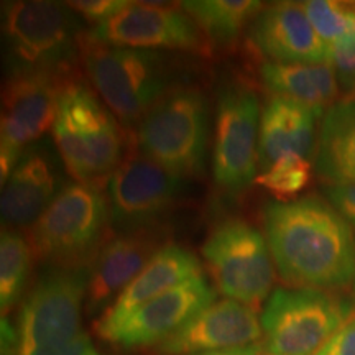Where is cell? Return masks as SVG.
<instances>
[{"label": "cell", "instance_id": "obj_31", "mask_svg": "<svg viewBox=\"0 0 355 355\" xmlns=\"http://www.w3.org/2000/svg\"><path fill=\"white\" fill-rule=\"evenodd\" d=\"M24 355H105V354H102L101 350L96 347L91 337H89L86 331H84L81 336L76 337L74 340H71L69 344L60 345V347L35 350V352L24 354Z\"/></svg>", "mask_w": 355, "mask_h": 355}, {"label": "cell", "instance_id": "obj_16", "mask_svg": "<svg viewBox=\"0 0 355 355\" xmlns=\"http://www.w3.org/2000/svg\"><path fill=\"white\" fill-rule=\"evenodd\" d=\"M214 301L216 290L201 275L148 301L104 340L125 350L158 347Z\"/></svg>", "mask_w": 355, "mask_h": 355}, {"label": "cell", "instance_id": "obj_29", "mask_svg": "<svg viewBox=\"0 0 355 355\" xmlns=\"http://www.w3.org/2000/svg\"><path fill=\"white\" fill-rule=\"evenodd\" d=\"M326 196L336 211L355 229V184H327Z\"/></svg>", "mask_w": 355, "mask_h": 355}, {"label": "cell", "instance_id": "obj_10", "mask_svg": "<svg viewBox=\"0 0 355 355\" xmlns=\"http://www.w3.org/2000/svg\"><path fill=\"white\" fill-rule=\"evenodd\" d=\"M183 180L132 146L105 183L110 225L117 232L162 227Z\"/></svg>", "mask_w": 355, "mask_h": 355}, {"label": "cell", "instance_id": "obj_5", "mask_svg": "<svg viewBox=\"0 0 355 355\" xmlns=\"http://www.w3.org/2000/svg\"><path fill=\"white\" fill-rule=\"evenodd\" d=\"M104 188L68 181L26 232L33 257L48 266H91L107 241Z\"/></svg>", "mask_w": 355, "mask_h": 355}, {"label": "cell", "instance_id": "obj_30", "mask_svg": "<svg viewBox=\"0 0 355 355\" xmlns=\"http://www.w3.org/2000/svg\"><path fill=\"white\" fill-rule=\"evenodd\" d=\"M318 355H355V313L339 327Z\"/></svg>", "mask_w": 355, "mask_h": 355}, {"label": "cell", "instance_id": "obj_18", "mask_svg": "<svg viewBox=\"0 0 355 355\" xmlns=\"http://www.w3.org/2000/svg\"><path fill=\"white\" fill-rule=\"evenodd\" d=\"M248 40L272 63H327L329 50L318 37L303 3L277 2L265 7L248 28Z\"/></svg>", "mask_w": 355, "mask_h": 355}, {"label": "cell", "instance_id": "obj_20", "mask_svg": "<svg viewBox=\"0 0 355 355\" xmlns=\"http://www.w3.org/2000/svg\"><path fill=\"white\" fill-rule=\"evenodd\" d=\"M316 110L300 102L273 96L260 117L259 170L263 171L285 155L311 158L316 145Z\"/></svg>", "mask_w": 355, "mask_h": 355}, {"label": "cell", "instance_id": "obj_25", "mask_svg": "<svg viewBox=\"0 0 355 355\" xmlns=\"http://www.w3.org/2000/svg\"><path fill=\"white\" fill-rule=\"evenodd\" d=\"M303 7L327 50L355 42V3L309 0Z\"/></svg>", "mask_w": 355, "mask_h": 355}, {"label": "cell", "instance_id": "obj_26", "mask_svg": "<svg viewBox=\"0 0 355 355\" xmlns=\"http://www.w3.org/2000/svg\"><path fill=\"white\" fill-rule=\"evenodd\" d=\"M311 180L309 159L300 155H285L266 170L260 171L255 183L278 198V201H291L301 193Z\"/></svg>", "mask_w": 355, "mask_h": 355}, {"label": "cell", "instance_id": "obj_24", "mask_svg": "<svg viewBox=\"0 0 355 355\" xmlns=\"http://www.w3.org/2000/svg\"><path fill=\"white\" fill-rule=\"evenodd\" d=\"M33 252L26 235L19 230L3 229L0 235V308L10 311L21 298L32 272Z\"/></svg>", "mask_w": 355, "mask_h": 355}, {"label": "cell", "instance_id": "obj_15", "mask_svg": "<svg viewBox=\"0 0 355 355\" xmlns=\"http://www.w3.org/2000/svg\"><path fill=\"white\" fill-rule=\"evenodd\" d=\"M165 239L162 225L117 232L104 242L89 268L84 306L89 318H101L110 308L146 263L166 245Z\"/></svg>", "mask_w": 355, "mask_h": 355}, {"label": "cell", "instance_id": "obj_32", "mask_svg": "<svg viewBox=\"0 0 355 355\" xmlns=\"http://www.w3.org/2000/svg\"><path fill=\"white\" fill-rule=\"evenodd\" d=\"M263 352V345L261 343L245 345V347H235V349H224V350H209V352H199L191 355H260Z\"/></svg>", "mask_w": 355, "mask_h": 355}, {"label": "cell", "instance_id": "obj_22", "mask_svg": "<svg viewBox=\"0 0 355 355\" xmlns=\"http://www.w3.org/2000/svg\"><path fill=\"white\" fill-rule=\"evenodd\" d=\"M316 173L326 184H355V99L336 102L324 114Z\"/></svg>", "mask_w": 355, "mask_h": 355}, {"label": "cell", "instance_id": "obj_9", "mask_svg": "<svg viewBox=\"0 0 355 355\" xmlns=\"http://www.w3.org/2000/svg\"><path fill=\"white\" fill-rule=\"evenodd\" d=\"M217 290L227 300L259 308L272 296L275 263L266 237L239 219L217 224L202 245Z\"/></svg>", "mask_w": 355, "mask_h": 355}, {"label": "cell", "instance_id": "obj_27", "mask_svg": "<svg viewBox=\"0 0 355 355\" xmlns=\"http://www.w3.org/2000/svg\"><path fill=\"white\" fill-rule=\"evenodd\" d=\"M329 63L336 71L339 86L347 94L355 92V42L329 50Z\"/></svg>", "mask_w": 355, "mask_h": 355}, {"label": "cell", "instance_id": "obj_2", "mask_svg": "<svg viewBox=\"0 0 355 355\" xmlns=\"http://www.w3.org/2000/svg\"><path fill=\"white\" fill-rule=\"evenodd\" d=\"M53 141L78 183L105 188L125 157V130L89 84L68 78L58 99Z\"/></svg>", "mask_w": 355, "mask_h": 355}, {"label": "cell", "instance_id": "obj_6", "mask_svg": "<svg viewBox=\"0 0 355 355\" xmlns=\"http://www.w3.org/2000/svg\"><path fill=\"white\" fill-rule=\"evenodd\" d=\"M81 61L91 87L128 130L171 89L166 55L159 51L110 46L84 37Z\"/></svg>", "mask_w": 355, "mask_h": 355}, {"label": "cell", "instance_id": "obj_17", "mask_svg": "<svg viewBox=\"0 0 355 355\" xmlns=\"http://www.w3.org/2000/svg\"><path fill=\"white\" fill-rule=\"evenodd\" d=\"M263 340L261 321L254 308L234 300H220L198 313L170 339L159 344L157 355H191L209 350L245 347Z\"/></svg>", "mask_w": 355, "mask_h": 355}, {"label": "cell", "instance_id": "obj_33", "mask_svg": "<svg viewBox=\"0 0 355 355\" xmlns=\"http://www.w3.org/2000/svg\"><path fill=\"white\" fill-rule=\"evenodd\" d=\"M354 291H355V279H354Z\"/></svg>", "mask_w": 355, "mask_h": 355}, {"label": "cell", "instance_id": "obj_8", "mask_svg": "<svg viewBox=\"0 0 355 355\" xmlns=\"http://www.w3.org/2000/svg\"><path fill=\"white\" fill-rule=\"evenodd\" d=\"M91 266H48L30 288L17 318L15 355L69 344L84 332Z\"/></svg>", "mask_w": 355, "mask_h": 355}, {"label": "cell", "instance_id": "obj_13", "mask_svg": "<svg viewBox=\"0 0 355 355\" xmlns=\"http://www.w3.org/2000/svg\"><path fill=\"white\" fill-rule=\"evenodd\" d=\"M87 40L133 50L201 51L202 32L183 8L132 2L125 10L92 26Z\"/></svg>", "mask_w": 355, "mask_h": 355}, {"label": "cell", "instance_id": "obj_4", "mask_svg": "<svg viewBox=\"0 0 355 355\" xmlns=\"http://www.w3.org/2000/svg\"><path fill=\"white\" fill-rule=\"evenodd\" d=\"M133 148L173 175L202 171L209 139V109L201 89L171 86L130 130Z\"/></svg>", "mask_w": 355, "mask_h": 355}, {"label": "cell", "instance_id": "obj_23", "mask_svg": "<svg viewBox=\"0 0 355 355\" xmlns=\"http://www.w3.org/2000/svg\"><path fill=\"white\" fill-rule=\"evenodd\" d=\"M181 8L188 13L209 42L220 46L232 44L250 28L252 21L263 10L255 0H191Z\"/></svg>", "mask_w": 355, "mask_h": 355}, {"label": "cell", "instance_id": "obj_11", "mask_svg": "<svg viewBox=\"0 0 355 355\" xmlns=\"http://www.w3.org/2000/svg\"><path fill=\"white\" fill-rule=\"evenodd\" d=\"M216 112L212 175L220 189L242 193L259 175V97L250 87L229 84L219 92Z\"/></svg>", "mask_w": 355, "mask_h": 355}, {"label": "cell", "instance_id": "obj_12", "mask_svg": "<svg viewBox=\"0 0 355 355\" xmlns=\"http://www.w3.org/2000/svg\"><path fill=\"white\" fill-rule=\"evenodd\" d=\"M71 78V76H69ZM68 78L46 73H7L2 87L0 175H10L21 153L42 140L55 123L58 99Z\"/></svg>", "mask_w": 355, "mask_h": 355}, {"label": "cell", "instance_id": "obj_21", "mask_svg": "<svg viewBox=\"0 0 355 355\" xmlns=\"http://www.w3.org/2000/svg\"><path fill=\"white\" fill-rule=\"evenodd\" d=\"M260 78L273 96L300 102L316 110L319 115L336 104L339 96V81L329 63L295 64V63H263Z\"/></svg>", "mask_w": 355, "mask_h": 355}, {"label": "cell", "instance_id": "obj_3", "mask_svg": "<svg viewBox=\"0 0 355 355\" xmlns=\"http://www.w3.org/2000/svg\"><path fill=\"white\" fill-rule=\"evenodd\" d=\"M83 19L69 3L17 0L2 3V40L7 73L30 71L73 76L81 60Z\"/></svg>", "mask_w": 355, "mask_h": 355}, {"label": "cell", "instance_id": "obj_28", "mask_svg": "<svg viewBox=\"0 0 355 355\" xmlns=\"http://www.w3.org/2000/svg\"><path fill=\"white\" fill-rule=\"evenodd\" d=\"M68 3L73 7V10L81 15L83 20L91 21L96 26L125 10L132 2H127V0H81V2Z\"/></svg>", "mask_w": 355, "mask_h": 355}, {"label": "cell", "instance_id": "obj_14", "mask_svg": "<svg viewBox=\"0 0 355 355\" xmlns=\"http://www.w3.org/2000/svg\"><path fill=\"white\" fill-rule=\"evenodd\" d=\"M64 173L55 141L42 139L30 145L2 183L3 229L32 227L68 183Z\"/></svg>", "mask_w": 355, "mask_h": 355}, {"label": "cell", "instance_id": "obj_19", "mask_svg": "<svg viewBox=\"0 0 355 355\" xmlns=\"http://www.w3.org/2000/svg\"><path fill=\"white\" fill-rule=\"evenodd\" d=\"M201 275V261L193 252L176 243H166L119 295L110 308L96 319V334L104 339L109 332L121 326L132 313L148 301Z\"/></svg>", "mask_w": 355, "mask_h": 355}, {"label": "cell", "instance_id": "obj_1", "mask_svg": "<svg viewBox=\"0 0 355 355\" xmlns=\"http://www.w3.org/2000/svg\"><path fill=\"white\" fill-rule=\"evenodd\" d=\"M265 237L283 282L293 288L337 291L355 279V234L331 202L318 196L272 201Z\"/></svg>", "mask_w": 355, "mask_h": 355}, {"label": "cell", "instance_id": "obj_7", "mask_svg": "<svg viewBox=\"0 0 355 355\" xmlns=\"http://www.w3.org/2000/svg\"><path fill=\"white\" fill-rule=\"evenodd\" d=\"M355 313L352 298L313 288H278L261 313L268 355H318Z\"/></svg>", "mask_w": 355, "mask_h": 355}]
</instances>
